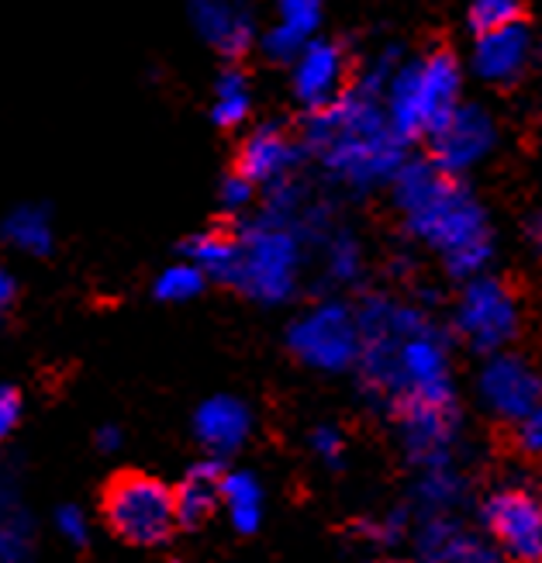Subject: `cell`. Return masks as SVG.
<instances>
[{"label":"cell","instance_id":"6da1fadb","mask_svg":"<svg viewBox=\"0 0 542 563\" xmlns=\"http://www.w3.org/2000/svg\"><path fill=\"white\" fill-rule=\"evenodd\" d=\"M356 366L401 426L456 415L450 332H442L422 305L374 294L356 308Z\"/></svg>","mask_w":542,"mask_h":563},{"label":"cell","instance_id":"7a4b0ae2","mask_svg":"<svg viewBox=\"0 0 542 563\" xmlns=\"http://www.w3.org/2000/svg\"><path fill=\"white\" fill-rule=\"evenodd\" d=\"M387 190L405 235L429 246L453 280L490 271L495 225L463 177L439 169L429 156H408Z\"/></svg>","mask_w":542,"mask_h":563},{"label":"cell","instance_id":"3957f363","mask_svg":"<svg viewBox=\"0 0 542 563\" xmlns=\"http://www.w3.org/2000/svg\"><path fill=\"white\" fill-rule=\"evenodd\" d=\"M332 218L314 208L298 180L263 194L256 214H242L235 232V256L225 287L256 305H287L301 287L311 242L322 239Z\"/></svg>","mask_w":542,"mask_h":563},{"label":"cell","instance_id":"277c9868","mask_svg":"<svg viewBox=\"0 0 542 563\" xmlns=\"http://www.w3.org/2000/svg\"><path fill=\"white\" fill-rule=\"evenodd\" d=\"M298 139L305 156L318 159L332 184L353 194L387 187L411 156V145L390 129L384 101L360 84H350L332 104L305 111Z\"/></svg>","mask_w":542,"mask_h":563},{"label":"cell","instance_id":"5b68a950","mask_svg":"<svg viewBox=\"0 0 542 563\" xmlns=\"http://www.w3.org/2000/svg\"><path fill=\"white\" fill-rule=\"evenodd\" d=\"M380 101L390 129L408 145L425 142L463 101V63L450 48L401 56L384 84Z\"/></svg>","mask_w":542,"mask_h":563},{"label":"cell","instance_id":"8992f818","mask_svg":"<svg viewBox=\"0 0 542 563\" xmlns=\"http://www.w3.org/2000/svg\"><path fill=\"white\" fill-rule=\"evenodd\" d=\"M101 511L108 529L132 547H159L177 532L174 487L142 471H121L104 484Z\"/></svg>","mask_w":542,"mask_h":563},{"label":"cell","instance_id":"52a82bcc","mask_svg":"<svg viewBox=\"0 0 542 563\" xmlns=\"http://www.w3.org/2000/svg\"><path fill=\"white\" fill-rule=\"evenodd\" d=\"M460 298L453 311L456 335L474 353H498L511 350V342L522 335V298L505 277L477 274L460 280Z\"/></svg>","mask_w":542,"mask_h":563},{"label":"cell","instance_id":"ba28073f","mask_svg":"<svg viewBox=\"0 0 542 563\" xmlns=\"http://www.w3.org/2000/svg\"><path fill=\"white\" fill-rule=\"evenodd\" d=\"M287 350L311 371L342 374L356 366L360 356V322L356 308L346 301H314L287 329Z\"/></svg>","mask_w":542,"mask_h":563},{"label":"cell","instance_id":"9c48e42d","mask_svg":"<svg viewBox=\"0 0 542 563\" xmlns=\"http://www.w3.org/2000/svg\"><path fill=\"white\" fill-rule=\"evenodd\" d=\"M429 159L453 177H466L477 169L498 145V121L484 104L460 101L450 118L425 139Z\"/></svg>","mask_w":542,"mask_h":563},{"label":"cell","instance_id":"30bf717a","mask_svg":"<svg viewBox=\"0 0 542 563\" xmlns=\"http://www.w3.org/2000/svg\"><path fill=\"white\" fill-rule=\"evenodd\" d=\"M290 73V93L305 111H318L332 104L335 97L353 84V63L346 45L325 38L322 32L311 35L298 56L287 63Z\"/></svg>","mask_w":542,"mask_h":563},{"label":"cell","instance_id":"8fae6325","mask_svg":"<svg viewBox=\"0 0 542 563\" xmlns=\"http://www.w3.org/2000/svg\"><path fill=\"white\" fill-rule=\"evenodd\" d=\"M535 56H539L535 32H532V24L522 18V21L501 24V29L474 35L471 73L487 87L511 90L532 73Z\"/></svg>","mask_w":542,"mask_h":563},{"label":"cell","instance_id":"7c38bea8","mask_svg":"<svg viewBox=\"0 0 542 563\" xmlns=\"http://www.w3.org/2000/svg\"><path fill=\"white\" fill-rule=\"evenodd\" d=\"M305 145L284 121H263L253 132H245L235 153L239 174L256 184V190H274L287 180H298V169L305 163Z\"/></svg>","mask_w":542,"mask_h":563},{"label":"cell","instance_id":"4fadbf2b","mask_svg":"<svg viewBox=\"0 0 542 563\" xmlns=\"http://www.w3.org/2000/svg\"><path fill=\"white\" fill-rule=\"evenodd\" d=\"M187 21L225 63H239L259 38L253 0H187Z\"/></svg>","mask_w":542,"mask_h":563},{"label":"cell","instance_id":"5bb4252c","mask_svg":"<svg viewBox=\"0 0 542 563\" xmlns=\"http://www.w3.org/2000/svg\"><path fill=\"white\" fill-rule=\"evenodd\" d=\"M539 374L535 366L511 350L487 353V363L480 371V398L484 405L498 415L501 422H519L529 411L539 408Z\"/></svg>","mask_w":542,"mask_h":563},{"label":"cell","instance_id":"9a60e30c","mask_svg":"<svg viewBox=\"0 0 542 563\" xmlns=\"http://www.w3.org/2000/svg\"><path fill=\"white\" fill-rule=\"evenodd\" d=\"M484 519L490 536L505 547L515 563H539L542 560V511L532 495L508 487L487 501Z\"/></svg>","mask_w":542,"mask_h":563},{"label":"cell","instance_id":"2e32d148","mask_svg":"<svg viewBox=\"0 0 542 563\" xmlns=\"http://www.w3.org/2000/svg\"><path fill=\"white\" fill-rule=\"evenodd\" d=\"M325 8L329 0H274V21L256 38L263 56L277 66H287L311 35L322 32Z\"/></svg>","mask_w":542,"mask_h":563},{"label":"cell","instance_id":"e0dca14e","mask_svg":"<svg viewBox=\"0 0 542 563\" xmlns=\"http://www.w3.org/2000/svg\"><path fill=\"white\" fill-rule=\"evenodd\" d=\"M250 426H253L250 408L229 395L208 398L193 415V435L201 439V446H208L218 456L235 453L245 443V435H250Z\"/></svg>","mask_w":542,"mask_h":563},{"label":"cell","instance_id":"ac0fdd59","mask_svg":"<svg viewBox=\"0 0 542 563\" xmlns=\"http://www.w3.org/2000/svg\"><path fill=\"white\" fill-rule=\"evenodd\" d=\"M221 481H225V471H221L218 460H204L187 471V477L174 492V511L180 529H201L214 516L221 505Z\"/></svg>","mask_w":542,"mask_h":563},{"label":"cell","instance_id":"d6986e66","mask_svg":"<svg viewBox=\"0 0 542 563\" xmlns=\"http://www.w3.org/2000/svg\"><path fill=\"white\" fill-rule=\"evenodd\" d=\"M253 108H256V93L250 84V73L239 63H225L218 69L211 87V108H208L211 125L221 132H239L253 118Z\"/></svg>","mask_w":542,"mask_h":563},{"label":"cell","instance_id":"ffe728a7","mask_svg":"<svg viewBox=\"0 0 542 563\" xmlns=\"http://www.w3.org/2000/svg\"><path fill=\"white\" fill-rule=\"evenodd\" d=\"M0 239L21 256L42 260L56 250V222L45 205H14L0 222Z\"/></svg>","mask_w":542,"mask_h":563},{"label":"cell","instance_id":"44dd1931","mask_svg":"<svg viewBox=\"0 0 542 563\" xmlns=\"http://www.w3.org/2000/svg\"><path fill=\"white\" fill-rule=\"evenodd\" d=\"M318 250H322V271H325L329 284H335V287L360 284V277L366 271V253L350 229L329 225L322 232V239H318Z\"/></svg>","mask_w":542,"mask_h":563},{"label":"cell","instance_id":"7402d4cb","mask_svg":"<svg viewBox=\"0 0 542 563\" xmlns=\"http://www.w3.org/2000/svg\"><path fill=\"white\" fill-rule=\"evenodd\" d=\"M180 256L190 260L193 266H201L208 280L225 284V274L235 256V232L232 229H201L180 242Z\"/></svg>","mask_w":542,"mask_h":563},{"label":"cell","instance_id":"603a6c76","mask_svg":"<svg viewBox=\"0 0 542 563\" xmlns=\"http://www.w3.org/2000/svg\"><path fill=\"white\" fill-rule=\"evenodd\" d=\"M32 553V522L11 484H0V563H24Z\"/></svg>","mask_w":542,"mask_h":563},{"label":"cell","instance_id":"cb8c5ba5","mask_svg":"<svg viewBox=\"0 0 542 563\" xmlns=\"http://www.w3.org/2000/svg\"><path fill=\"white\" fill-rule=\"evenodd\" d=\"M221 501L229 505V516H232L239 532L250 536L259 529V522H263V487L253 474H245V471L225 474V481H221Z\"/></svg>","mask_w":542,"mask_h":563},{"label":"cell","instance_id":"d4e9b609","mask_svg":"<svg viewBox=\"0 0 542 563\" xmlns=\"http://www.w3.org/2000/svg\"><path fill=\"white\" fill-rule=\"evenodd\" d=\"M208 287V277L201 266H193L190 260H177L159 271L156 284H153V298L163 305H187L193 298H201Z\"/></svg>","mask_w":542,"mask_h":563},{"label":"cell","instance_id":"484cf974","mask_svg":"<svg viewBox=\"0 0 542 563\" xmlns=\"http://www.w3.org/2000/svg\"><path fill=\"white\" fill-rule=\"evenodd\" d=\"M529 0H466V29L474 35L501 29V24L522 21Z\"/></svg>","mask_w":542,"mask_h":563},{"label":"cell","instance_id":"4316f807","mask_svg":"<svg viewBox=\"0 0 542 563\" xmlns=\"http://www.w3.org/2000/svg\"><path fill=\"white\" fill-rule=\"evenodd\" d=\"M256 198H259V190L256 184L245 180L239 169H232V174L221 177V187H218V205L225 214H235L242 218L245 211H253L256 208Z\"/></svg>","mask_w":542,"mask_h":563},{"label":"cell","instance_id":"83f0119b","mask_svg":"<svg viewBox=\"0 0 542 563\" xmlns=\"http://www.w3.org/2000/svg\"><path fill=\"white\" fill-rule=\"evenodd\" d=\"M511 435H515V446L522 450V456H539V450H542V415H539V408L535 411H529L526 419H519V422H511Z\"/></svg>","mask_w":542,"mask_h":563},{"label":"cell","instance_id":"f1b7e54d","mask_svg":"<svg viewBox=\"0 0 542 563\" xmlns=\"http://www.w3.org/2000/svg\"><path fill=\"white\" fill-rule=\"evenodd\" d=\"M21 422V390L11 384H0V443L18 429Z\"/></svg>","mask_w":542,"mask_h":563},{"label":"cell","instance_id":"f546056e","mask_svg":"<svg viewBox=\"0 0 542 563\" xmlns=\"http://www.w3.org/2000/svg\"><path fill=\"white\" fill-rule=\"evenodd\" d=\"M311 446H314L318 456L329 460V467H339V460H342V435H339V429H332V426L314 429L311 432Z\"/></svg>","mask_w":542,"mask_h":563},{"label":"cell","instance_id":"4dcf8cb0","mask_svg":"<svg viewBox=\"0 0 542 563\" xmlns=\"http://www.w3.org/2000/svg\"><path fill=\"white\" fill-rule=\"evenodd\" d=\"M56 522H59V532L66 536L73 547H87V526H84L80 508H59Z\"/></svg>","mask_w":542,"mask_h":563},{"label":"cell","instance_id":"1f68e13d","mask_svg":"<svg viewBox=\"0 0 542 563\" xmlns=\"http://www.w3.org/2000/svg\"><path fill=\"white\" fill-rule=\"evenodd\" d=\"M14 298H18V280L4 271V266H0V314L14 305Z\"/></svg>","mask_w":542,"mask_h":563},{"label":"cell","instance_id":"d6a6232c","mask_svg":"<svg viewBox=\"0 0 542 563\" xmlns=\"http://www.w3.org/2000/svg\"><path fill=\"white\" fill-rule=\"evenodd\" d=\"M118 446H121V429H118V426H104V429H97V450L111 453V450H118Z\"/></svg>","mask_w":542,"mask_h":563}]
</instances>
